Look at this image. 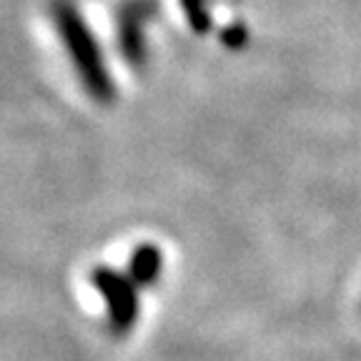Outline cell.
I'll list each match as a JSON object with an SVG mask.
<instances>
[{
	"mask_svg": "<svg viewBox=\"0 0 361 361\" xmlns=\"http://www.w3.org/2000/svg\"><path fill=\"white\" fill-rule=\"evenodd\" d=\"M51 20L61 38L63 51L73 66L75 78L80 88L88 93V98L98 106H111L118 96L116 80L111 75V68L103 56V48L98 45L96 35L90 30L88 20L80 13L73 0H53Z\"/></svg>",
	"mask_w": 361,
	"mask_h": 361,
	"instance_id": "cell-1",
	"label": "cell"
},
{
	"mask_svg": "<svg viewBox=\"0 0 361 361\" xmlns=\"http://www.w3.org/2000/svg\"><path fill=\"white\" fill-rule=\"evenodd\" d=\"M90 286L106 301L108 329L116 336H126L138 322L141 304H138V286L130 281L128 274L111 269V266H96L90 271Z\"/></svg>",
	"mask_w": 361,
	"mask_h": 361,
	"instance_id": "cell-2",
	"label": "cell"
},
{
	"mask_svg": "<svg viewBox=\"0 0 361 361\" xmlns=\"http://www.w3.org/2000/svg\"><path fill=\"white\" fill-rule=\"evenodd\" d=\"M156 16L153 0H126L116 13V45L130 68L141 71L148 63V35L146 28Z\"/></svg>",
	"mask_w": 361,
	"mask_h": 361,
	"instance_id": "cell-3",
	"label": "cell"
},
{
	"mask_svg": "<svg viewBox=\"0 0 361 361\" xmlns=\"http://www.w3.org/2000/svg\"><path fill=\"white\" fill-rule=\"evenodd\" d=\"M126 274L138 288H148L161 279L164 274V251L156 243H141L133 248V254L128 259V269Z\"/></svg>",
	"mask_w": 361,
	"mask_h": 361,
	"instance_id": "cell-4",
	"label": "cell"
},
{
	"mask_svg": "<svg viewBox=\"0 0 361 361\" xmlns=\"http://www.w3.org/2000/svg\"><path fill=\"white\" fill-rule=\"evenodd\" d=\"M180 11L186 16L188 25H191L193 33L206 35L214 25V18H211L209 0H178Z\"/></svg>",
	"mask_w": 361,
	"mask_h": 361,
	"instance_id": "cell-5",
	"label": "cell"
},
{
	"mask_svg": "<svg viewBox=\"0 0 361 361\" xmlns=\"http://www.w3.org/2000/svg\"><path fill=\"white\" fill-rule=\"evenodd\" d=\"M221 38H224V43L228 45V48H241V45H246L248 33L241 23H233V25H228V28L221 33Z\"/></svg>",
	"mask_w": 361,
	"mask_h": 361,
	"instance_id": "cell-6",
	"label": "cell"
}]
</instances>
